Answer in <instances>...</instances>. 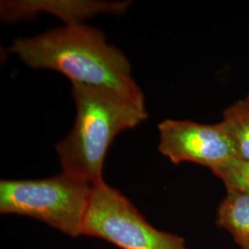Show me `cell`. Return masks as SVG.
<instances>
[{"instance_id":"cell-1","label":"cell","mask_w":249,"mask_h":249,"mask_svg":"<svg viewBox=\"0 0 249 249\" xmlns=\"http://www.w3.org/2000/svg\"><path fill=\"white\" fill-rule=\"evenodd\" d=\"M9 50L30 68L60 72L71 83L105 87L145 99L126 56L109 45L106 35L95 28L67 24L43 35L18 38Z\"/></svg>"},{"instance_id":"cell-2","label":"cell","mask_w":249,"mask_h":249,"mask_svg":"<svg viewBox=\"0 0 249 249\" xmlns=\"http://www.w3.org/2000/svg\"><path fill=\"white\" fill-rule=\"evenodd\" d=\"M71 94L75 123L55 150L64 173L95 186L104 182L106 156L116 136L147 119L145 99L80 83H71Z\"/></svg>"},{"instance_id":"cell-3","label":"cell","mask_w":249,"mask_h":249,"mask_svg":"<svg viewBox=\"0 0 249 249\" xmlns=\"http://www.w3.org/2000/svg\"><path fill=\"white\" fill-rule=\"evenodd\" d=\"M92 187L62 172L35 180H2L0 213L42 221L73 237L83 234Z\"/></svg>"},{"instance_id":"cell-4","label":"cell","mask_w":249,"mask_h":249,"mask_svg":"<svg viewBox=\"0 0 249 249\" xmlns=\"http://www.w3.org/2000/svg\"><path fill=\"white\" fill-rule=\"evenodd\" d=\"M83 234L120 249H187L182 237L153 227L129 199L105 181L92 187Z\"/></svg>"},{"instance_id":"cell-5","label":"cell","mask_w":249,"mask_h":249,"mask_svg":"<svg viewBox=\"0 0 249 249\" xmlns=\"http://www.w3.org/2000/svg\"><path fill=\"white\" fill-rule=\"evenodd\" d=\"M158 129V150L175 164L193 162L213 172L236 158L221 122L206 124L165 119L159 124Z\"/></svg>"},{"instance_id":"cell-6","label":"cell","mask_w":249,"mask_h":249,"mask_svg":"<svg viewBox=\"0 0 249 249\" xmlns=\"http://www.w3.org/2000/svg\"><path fill=\"white\" fill-rule=\"evenodd\" d=\"M217 223L231 233L242 249H249V196L227 192L219 205Z\"/></svg>"},{"instance_id":"cell-7","label":"cell","mask_w":249,"mask_h":249,"mask_svg":"<svg viewBox=\"0 0 249 249\" xmlns=\"http://www.w3.org/2000/svg\"><path fill=\"white\" fill-rule=\"evenodd\" d=\"M221 123L235 157L249 160V94L225 108Z\"/></svg>"},{"instance_id":"cell-8","label":"cell","mask_w":249,"mask_h":249,"mask_svg":"<svg viewBox=\"0 0 249 249\" xmlns=\"http://www.w3.org/2000/svg\"><path fill=\"white\" fill-rule=\"evenodd\" d=\"M213 173L223 181L227 192L249 196V160L233 158Z\"/></svg>"}]
</instances>
